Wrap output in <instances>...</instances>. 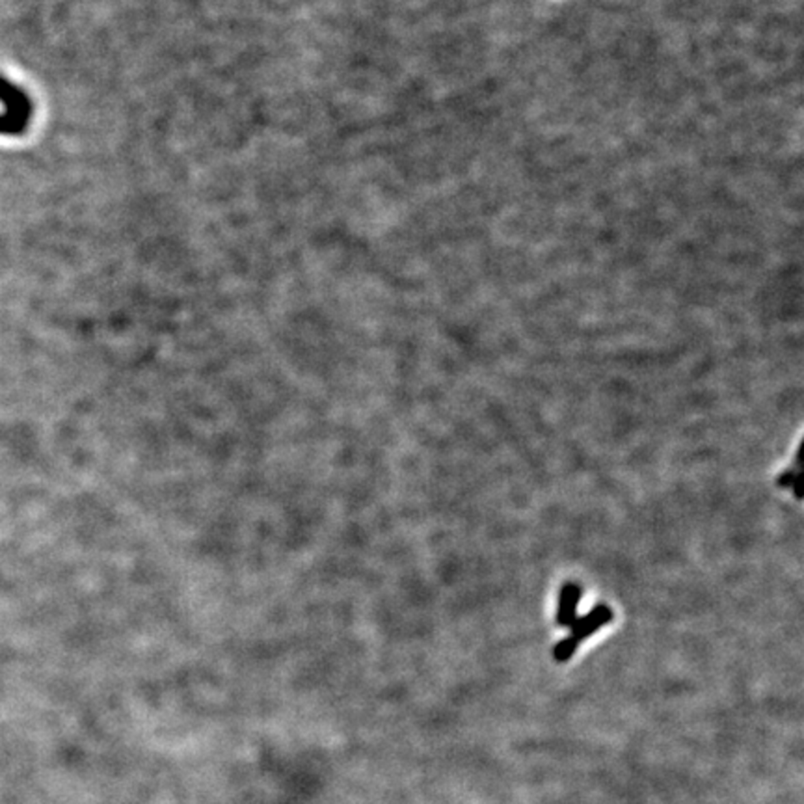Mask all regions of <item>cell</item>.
Returning <instances> with one entry per match:
<instances>
[{"mask_svg": "<svg viewBox=\"0 0 804 804\" xmlns=\"http://www.w3.org/2000/svg\"><path fill=\"white\" fill-rule=\"evenodd\" d=\"M581 601V586L576 583H564L559 592L557 607V626L559 628H571L577 619V607Z\"/></svg>", "mask_w": 804, "mask_h": 804, "instance_id": "3", "label": "cell"}, {"mask_svg": "<svg viewBox=\"0 0 804 804\" xmlns=\"http://www.w3.org/2000/svg\"><path fill=\"white\" fill-rule=\"evenodd\" d=\"M577 646H579V643H577L574 637L561 638V641L555 644V648H553V657H555V661L559 663L570 661L571 656L576 653Z\"/></svg>", "mask_w": 804, "mask_h": 804, "instance_id": "4", "label": "cell"}, {"mask_svg": "<svg viewBox=\"0 0 804 804\" xmlns=\"http://www.w3.org/2000/svg\"><path fill=\"white\" fill-rule=\"evenodd\" d=\"M797 477H799V472L788 469V472H784L780 477H778V486H780V488H788V490L791 488V490L797 494ZM797 497H799V494H797Z\"/></svg>", "mask_w": 804, "mask_h": 804, "instance_id": "5", "label": "cell"}, {"mask_svg": "<svg viewBox=\"0 0 804 804\" xmlns=\"http://www.w3.org/2000/svg\"><path fill=\"white\" fill-rule=\"evenodd\" d=\"M614 613L609 605L598 604L594 605L585 616H577L576 622L571 624V635L577 643H583L585 638H589L590 635H594L596 631H600L604 626H607L609 622H613Z\"/></svg>", "mask_w": 804, "mask_h": 804, "instance_id": "2", "label": "cell"}, {"mask_svg": "<svg viewBox=\"0 0 804 804\" xmlns=\"http://www.w3.org/2000/svg\"><path fill=\"white\" fill-rule=\"evenodd\" d=\"M0 99L4 101L6 105V114L0 118V133L19 134L26 127L32 114L30 101L19 88L11 86L4 78H0Z\"/></svg>", "mask_w": 804, "mask_h": 804, "instance_id": "1", "label": "cell"}]
</instances>
